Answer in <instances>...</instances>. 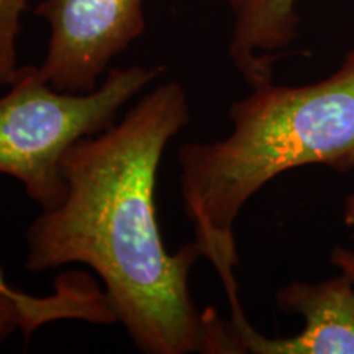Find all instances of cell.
Masks as SVG:
<instances>
[{"label": "cell", "instance_id": "obj_3", "mask_svg": "<svg viewBox=\"0 0 354 354\" xmlns=\"http://www.w3.org/2000/svg\"><path fill=\"white\" fill-rule=\"evenodd\" d=\"M165 69L113 68L94 91L63 92L44 79L39 66H21L0 97V174L24 184L41 210L56 209L68 194L61 158L69 146L112 127L120 110Z\"/></svg>", "mask_w": 354, "mask_h": 354}, {"label": "cell", "instance_id": "obj_7", "mask_svg": "<svg viewBox=\"0 0 354 354\" xmlns=\"http://www.w3.org/2000/svg\"><path fill=\"white\" fill-rule=\"evenodd\" d=\"M115 313L110 302L91 277L82 272H66L55 282V294L35 297L17 289H0V339L17 330L26 339L44 323L81 320L112 325Z\"/></svg>", "mask_w": 354, "mask_h": 354}, {"label": "cell", "instance_id": "obj_8", "mask_svg": "<svg viewBox=\"0 0 354 354\" xmlns=\"http://www.w3.org/2000/svg\"><path fill=\"white\" fill-rule=\"evenodd\" d=\"M30 0H0V87H8L19 73V35Z\"/></svg>", "mask_w": 354, "mask_h": 354}, {"label": "cell", "instance_id": "obj_2", "mask_svg": "<svg viewBox=\"0 0 354 354\" xmlns=\"http://www.w3.org/2000/svg\"><path fill=\"white\" fill-rule=\"evenodd\" d=\"M232 131L179 151L184 209L203 258L228 297L238 295L233 227L248 201L302 166H354V50L328 77L305 86L268 82L230 105Z\"/></svg>", "mask_w": 354, "mask_h": 354}, {"label": "cell", "instance_id": "obj_4", "mask_svg": "<svg viewBox=\"0 0 354 354\" xmlns=\"http://www.w3.org/2000/svg\"><path fill=\"white\" fill-rule=\"evenodd\" d=\"M145 0H41L35 13L50 26L39 71L57 91L91 92L110 63L146 30Z\"/></svg>", "mask_w": 354, "mask_h": 354}, {"label": "cell", "instance_id": "obj_11", "mask_svg": "<svg viewBox=\"0 0 354 354\" xmlns=\"http://www.w3.org/2000/svg\"><path fill=\"white\" fill-rule=\"evenodd\" d=\"M0 289H6V290H12L13 289V287L6 281V277H3L2 271H0Z\"/></svg>", "mask_w": 354, "mask_h": 354}, {"label": "cell", "instance_id": "obj_9", "mask_svg": "<svg viewBox=\"0 0 354 354\" xmlns=\"http://www.w3.org/2000/svg\"><path fill=\"white\" fill-rule=\"evenodd\" d=\"M331 263L336 268L342 269V272L346 274L354 281V253L344 248H335V251L331 253Z\"/></svg>", "mask_w": 354, "mask_h": 354}, {"label": "cell", "instance_id": "obj_5", "mask_svg": "<svg viewBox=\"0 0 354 354\" xmlns=\"http://www.w3.org/2000/svg\"><path fill=\"white\" fill-rule=\"evenodd\" d=\"M277 307L299 313L304 328L287 338L258 333L246 317L232 322L236 353L354 354V281L346 274L322 282H292L276 295Z\"/></svg>", "mask_w": 354, "mask_h": 354}, {"label": "cell", "instance_id": "obj_1", "mask_svg": "<svg viewBox=\"0 0 354 354\" xmlns=\"http://www.w3.org/2000/svg\"><path fill=\"white\" fill-rule=\"evenodd\" d=\"M190 122L184 87L167 81L122 122L77 140L61 158L68 194L26 230L30 272L86 264L99 274L118 323L146 354H210L212 310L189 289L197 241L166 250L156 214L159 162Z\"/></svg>", "mask_w": 354, "mask_h": 354}, {"label": "cell", "instance_id": "obj_6", "mask_svg": "<svg viewBox=\"0 0 354 354\" xmlns=\"http://www.w3.org/2000/svg\"><path fill=\"white\" fill-rule=\"evenodd\" d=\"M300 0H228L233 15L228 56L251 88L274 81V53L297 37Z\"/></svg>", "mask_w": 354, "mask_h": 354}, {"label": "cell", "instance_id": "obj_10", "mask_svg": "<svg viewBox=\"0 0 354 354\" xmlns=\"http://www.w3.org/2000/svg\"><path fill=\"white\" fill-rule=\"evenodd\" d=\"M344 221L349 227H354V194L348 197L346 207H344Z\"/></svg>", "mask_w": 354, "mask_h": 354}]
</instances>
